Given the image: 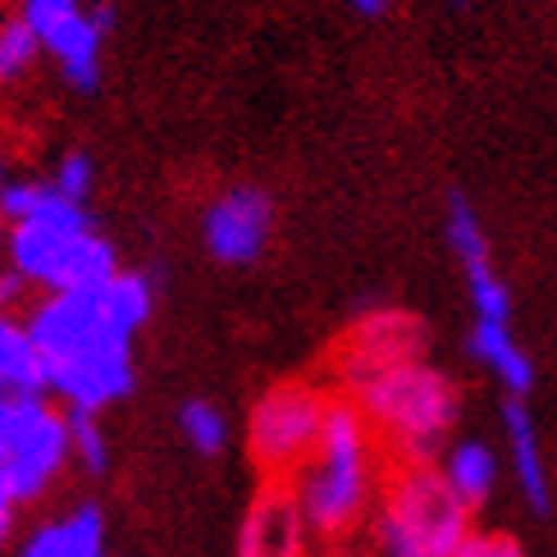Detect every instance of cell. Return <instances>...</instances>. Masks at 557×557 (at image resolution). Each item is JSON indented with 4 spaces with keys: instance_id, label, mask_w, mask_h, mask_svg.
<instances>
[{
    "instance_id": "cell-1",
    "label": "cell",
    "mask_w": 557,
    "mask_h": 557,
    "mask_svg": "<svg viewBox=\"0 0 557 557\" xmlns=\"http://www.w3.org/2000/svg\"><path fill=\"white\" fill-rule=\"evenodd\" d=\"M28 334L51 375V393L69 411L101 416L124 403L137 384L133 338L106 311L101 288L87 293H46V301L28 315Z\"/></svg>"
},
{
    "instance_id": "cell-2",
    "label": "cell",
    "mask_w": 557,
    "mask_h": 557,
    "mask_svg": "<svg viewBox=\"0 0 557 557\" xmlns=\"http://www.w3.org/2000/svg\"><path fill=\"white\" fill-rule=\"evenodd\" d=\"M370 438L375 430L366 411L352 398H330L315 453L288 480L311 535L343 540L370 512V498H375V444Z\"/></svg>"
},
{
    "instance_id": "cell-3",
    "label": "cell",
    "mask_w": 557,
    "mask_h": 557,
    "mask_svg": "<svg viewBox=\"0 0 557 557\" xmlns=\"http://www.w3.org/2000/svg\"><path fill=\"white\" fill-rule=\"evenodd\" d=\"M352 403L403 461H438L461 416L457 384L430 361H403L352 384Z\"/></svg>"
},
{
    "instance_id": "cell-4",
    "label": "cell",
    "mask_w": 557,
    "mask_h": 557,
    "mask_svg": "<svg viewBox=\"0 0 557 557\" xmlns=\"http://www.w3.org/2000/svg\"><path fill=\"white\" fill-rule=\"evenodd\" d=\"M471 507L461 503L434 461H403L380 503V535L407 540L425 557H453L471 540Z\"/></svg>"
},
{
    "instance_id": "cell-5",
    "label": "cell",
    "mask_w": 557,
    "mask_h": 557,
    "mask_svg": "<svg viewBox=\"0 0 557 557\" xmlns=\"http://www.w3.org/2000/svg\"><path fill=\"white\" fill-rule=\"evenodd\" d=\"M330 398L311 384H274L247 416V448L270 484H288L320 444Z\"/></svg>"
},
{
    "instance_id": "cell-6",
    "label": "cell",
    "mask_w": 557,
    "mask_h": 557,
    "mask_svg": "<svg viewBox=\"0 0 557 557\" xmlns=\"http://www.w3.org/2000/svg\"><path fill=\"white\" fill-rule=\"evenodd\" d=\"M274 238V197L257 183L224 188L201 211V243L220 265H257Z\"/></svg>"
},
{
    "instance_id": "cell-7",
    "label": "cell",
    "mask_w": 557,
    "mask_h": 557,
    "mask_svg": "<svg viewBox=\"0 0 557 557\" xmlns=\"http://www.w3.org/2000/svg\"><path fill=\"white\" fill-rule=\"evenodd\" d=\"M403 361H425V324L407 311H380L361 320L343 343V380L361 384L366 375Z\"/></svg>"
},
{
    "instance_id": "cell-8",
    "label": "cell",
    "mask_w": 557,
    "mask_h": 557,
    "mask_svg": "<svg viewBox=\"0 0 557 557\" xmlns=\"http://www.w3.org/2000/svg\"><path fill=\"white\" fill-rule=\"evenodd\" d=\"M69 457H74V448H69V421L46 403L28 421V430L18 434L14 453L5 457L18 503H33V498H41L46 490H51V480L64 471Z\"/></svg>"
},
{
    "instance_id": "cell-9",
    "label": "cell",
    "mask_w": 557,
    "mask_h": 557,
    "mask_svg": "<svg viewBox=\"0 0 557 557\" xmlns=\"http://www.w3.org/2000/svg\"><path fill=\"white\" fill-rule=\"evenodd\" d=\"M307 521L288 484H265V494L247 507L234 557H307Z\"/></svg>"
},
{
    "instance_id": "cell-10",
    "label": "cell",
    "mask_w": 557,
    "mask_h": 557,
    "mask_svg": "<svg viewBox=\"0 0 557 557\" xmlns=\"http://www.w3.org/2000/svg\"><path fill=\"white\" fill-rule=\"evenodd\" d=\"M114 5H87L78 18H69L60 33L46 37V55L60 64V78L74 87V91H97L101 87V51L114 33Z\"/></svg>"
},
{
    "instance_id": "cell-11",
    "label": "cell",
    "mask_w": 557,
    "mask_h": 557,
    "mask_svg": "<svg viewBox=\"0 0 557 557\" xmlns=\"http://www.w3.org/2000/svg\"><path fill=\"white\" fill-rule=\"evenodd\" d=\"M503 438H507V461H512L517 490L525 498L530 512L548 517L553 507V484H548V461H544V444H540V425L530 416L525 398H507L503 403Z\"/></svg>"
},
{
    "instance_id": "cell-12",
    "label": "cell",
    "mask_w": 557,
    "mask_h": 557,
    "mask_svg": "<svg viewBox=\"0 0 557 557\" xmlns=\"http://www.w3.org/2000/svg\"><path fill=\"white\" fill-rule=\"evenodd\" d=\"M467 347H471V357L503 384L507 398H530V388H535V361H530V352L517 343L512 324H503V320H475Z\"/></svg>"
},
{
    "instance_id": "cell-13",
    "label": "cell",
    "mask_w": 557,
    "mask_h": 557,
    "mask_svg": "<svg viewBox=\"0 0 557 557\" xmlns=\"http://www.w3.org/2000/svg\"><path fill=\"white\" fill-rule=\"evenodd\" d=\"M18 557H106V512L97 503H78L69 517L33 530Z\"/></svg>"
},
{
    "instance_id": "cell-14",
    "label": "cell",
    "mask_w": 557,
    "mask_h": 557,
    "mask_svg": "<svg viewBox=\"0 0 557 557\" xmlns=\"http://www.w3.org/2000/svg\"><path fill=\"white\" fill-rule=\"evenodd\" d=\"M434 467L471 512H480L498 490V453L484 444V438H453V444L438 453Z\"/></svg>"
},
{
    "instance_id": "cell-15",
    "label": "cell",
    "mask_w": 557,
    "mask_h": 557,
    "mask_svg": "<svg viewBox=\"0 0 557 557\" xmlns=\"http://www.w3.org/2000/svg\"><path fill=\"white\" fill-rule=\"evenodd\" d=\"M0 375H5L10 393H37V398L51 393V375H46V361L37 352L28 324H18L5 311H0Z\"/></svg>"
},
{
    "instance_id": "cell-16",
    "label": "cell",
    "mask_w": 557,
    "mask_h": 557,
    "mask_svg": "<svg viewBox=\"0 0 557 557\" xmlns=\"http://www.w3.org/2000/svg\"><path fill=\"white\" fill-rule=\"evenodd\" d=\"M444 238L448 251L457 257L461 270H475V265H494V247L490 234H484V220L475 211V201L467 193H453L444 206Z\"/></svg>"
},
{
    "instance_id": "cell-17",
    "label": "cell",
    "mask_w": 557,
    "mask_h": 557,
    "mask_svg": "<svg viewBox=\"0 0 557 557\" xmlns=\"http://www.w3.org/2000/svg\"><path fill=\"white\" fill-rule=\"evenodd\" d=\"M178 434L197 457H220L228 448V416L211 398H188L178 407Z\"/></svg>"
},
{
    "instance_id": "cell-18",
    "label": "cell",
    "mask_w": 557,
    "mask_h": 557,
    "mask_svg": "<svg viewBox=\"0 0 557 557\" xmlns=\"http://www.w3.org/2000/svg\"><path fill=\"white\" fill-rule=\"evenodd\" d=\"M69 421V448H74V461L87 471V475H106L110 471V438H106V425L101 416L91 411H64Z\"/></svg>"
},
{
    "instance_id": "cell-19",
    "label": "cell",
    "mask_w": 557,
    "mask_h": 557,
    "mask_svg": "<svg viewBox=\"0 0 557 557\" xmlns=\"http://www.w3.org/2000/svg\"><path fill=\"white\" fill-rule=\"evenodd\" d=\"M467 297H471L475 320H503V324H512V293H507L503 274L494 265L467 270Z\"/></svg>"
},
{
    "instance_id": "cell-20",
    "label": "cell",
    "mask_w": 557,
    "mask_h": 557,
    "mask_svg": "<svg viewBox=\"0 0 557 557\" xmlns=\"http://www.w3.org/2000/svg\"><path fill=\"white\" fill-rule=\"evenodd\" d=\"M46 51L41 37L28 28L23 18H10L5 28H0V83H14L23 78L28 69L37 64V55Z\"/></svg>"
},
{
    "instance_id": "cell-21",
    "label": "cell",
    "mask_w": 557,
    "mask_h": 557,
    "mask_svg": "<svg viewBox=\"0 0 557 557\" xmlns=\"http://www.w3.org/2000/svg\"><path fill=\"white\" fill-rule=\"evenodd\" d=\"M87 10V0H23V10H18V18L28 23V28L41 37V46H46V37L51 33H60L69 18H78Z\"/></svg>"
},
{
    "instance_id": "cell-22",
    "label": "cell",
    "mask_w": 557,
    "mask_h": 557,
    "mask_svg": "<svg viewBox=\"0 0 557 557\" xmlns=\"http://www.w3.org/2000/svg\"><path fill=\"white\" fill-rule=\"evenodd\" d=\"M46 407V398L37 393H10V398H0V461H5L18 444V434L28 430V421Z\"/></svg>"
},
{
    "instance_id": "cell-23",
    "label": "cell",
    "mask_w": 557,
    "mask_h": 557,
    "mask_svg": "<svg viewBox=\"0 0 557 557\" xmlns=\"http://www.w3.org/2000/svg\"><path fill=\"white\" fill-rule=\"evenodd\" d=\"M51 183H55V193H60V197L87 206L91 188H97V165H91V156H87V151H69V156H60V165H55V178H51Z\"/></svg>"
},
{
    "instance_id": "cell-24",
    "label": "cell",
    "mask_w": 557,
    "mask_h": 557,
    "mask_svg": "<svg viewBox=\"0 0 557 557\" xmlns=\"http://www.w3.org/2000/svg\"><path fill=\"white\" fill-rule=\"evenodd\" d=\"M46 193H51V183L41 178H14L0 188V220L5 224H23L37 215V206L46 201Z\"/></svg>"
},
{
    "instance_id": "cell-25",
    "label": "cell",
    "mask_w": 557,
    "mask_h": 557,
    "mask_svg": "<svg viewBox=\"0 0 557 557\" xmlns=\"http://www.w3.org/2000/svg\"><path fill=\"white\" fill-rule=\"evenodd\" d=\"M453 557H525V548L512 535H484V530H471V540Z\"/></svg>"
},
{
    "instance_id": "cell-26",
    "label": "cell",
    "mask_w": 557,
    "mask_h": 557,
    "mask_svg": "<svg viewBox=\"0 0 557 557\" xmlns=\"http://www.w3.org/2000/svg\"><path fill=\"white\" fill-rule=\"evenodd\" d=\"M28 278H23L18 270H0V311H14V307H23V297H28Z\"/></svg>"
},
{
    "instance_id": "cell-27",
    "label": "cell",
    "mask_w": 557,
    "mask_h": 557,
    "mask_svg": "<svg viewBox=\"0 0 557 557\" xmlns=\"http://www.w3.org/2000/svg\"><path fill=\"white\" fill-rule=\"evenodd\" d=\"M18 494H14V480H10V467L0 461V517H14L18 512Z\"/></svg>"
},
{
    "instance_id": "cell-28",
    "label": "cell",
    "mask_w": 557,
    "mask_h": 557,
    "mask_svg": "<svg viewBox=\"0 0 557 557\" xmlns=\"http://www.w3.org/2000/svg\"><path fill=\"white\" fill-rule=\"evenodd\" d=\"M347 10H352L357 18H370V23H375V18H384V14L393 10V0H347Z\"/></svg>"
},
{
    "instance_id": "cell-29",
    "label": "cell",
    "mask_w": 557,
    "mask_h": 557,
    "mask_svg": "<svg viewBox=\"0 0 557 557\" xmlns=\"http://www.w3.org/2000/svg\"><path fill=\"white\" fill-rule=\"evenodd\" d=\"M10 525H14V517H0V548H5V540H10Z\"/></svg>"
},
{
    "instance_id": "cell-30",
    "label": "cell",
    "mask_w": 557,
    "mask_h": 557,
    "mask_svg": "<svg viewBox=\"0 0 557 557\" xmlns=\"http://www.w3.org/2000/svg\"><path fill=\"white\" fill-rule=\"evenodd\" d=\"M5 183H10V178H5V156H0V188H5Z\"/></svg>"
},
{
    "instance_id": "cell-31",
    "label": "cell",
    "mask_w": 557,
    "mask_h": 557,
    "mask_svg": "<svg viewBox=\"0 0 557 557\" xmlns=\"http://www.w3.org/2000/svg\"><path fill=\"white\" fill-rule=\"evenodd\" d=\"M0 398H10V384H5V375H0Z\"/></svg>"
},
{
    "instance_id": "cell-32",
    "label": "cell",
    "mask_w": 557,
    "mask_h": 557,
    "mask_svg": "<svg viewBox=\"0 0 557 557\" xmlns=\"http://www.w3.org/2000/svg\"><path fill=\"white\" fill-rule=\"evenodd\" d=\"M0 247H5V228H0Z\"/></svg>"
}]
</instances>
